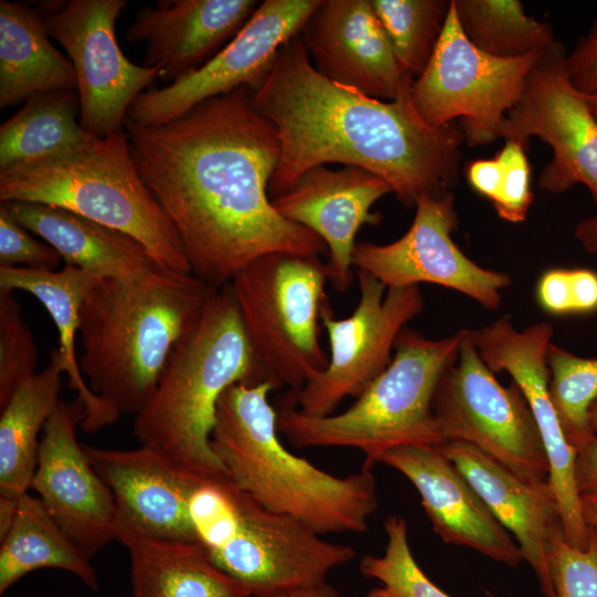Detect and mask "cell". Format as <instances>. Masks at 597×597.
<instances>
[{"label":"cell","instance_id":"obj_27","mask_svg":"<svg viewBox=\"0 0 597 597\" xmlns=\"http://www.w3.org/2000/svg\"><path fill=\"white\" fill-rule=\"evenodd\" d=\"M93 274L75 266L38 270L24 266H0V290L32 294L50 314L59 334V352L69 387L77 392L85 407L81 429L96 432L118 420L121 413L95 395L80 368L75 350L82 303L96 282Z\"/></svg>","mask_w":597,"mask_h":597},{"label":"cell","instance_id":"obj_24","mask_svg":"<svg viewBox=\"0 0 597 597\" xmlns=\"http://www.w3.org/2000/svg\"><path fill=\"white\" fill-rule=\"evenodd\" d=\"M439 448L479 493L494 517L513 534L544 597H554L547 551L549 538L562 526V521L549 482L527 481L467 442L447 441Z\"/></svg>","mask_w":597,"mask_h":597},{"label":"cell","instance_id":"obj_36","mask_svg":"<svg viewBox=\"0 0 597 597\" xmlns=\"http://www.w3.org/2000/svg\"><path fill=\"white\" fill-rule=\"evenodd\" d=\"M38 349L12 291L0 290V408L36 374Z\"/></svg>","mask_w":597,"mask_h":597},{"label":"cell","instance_id":"obj_31","mask_svg":"<svg viewBox=\"0 0 597 597\" xmlns=\"http://www.w3.org/2000/svg\"><path fill=\"white\" fill-rule=\"evenodd\" d=\"M87 137L76 91L33 94L0 126V170L63 151Z\"/></svg>","mask_w":597,"mask_h":597},{"label":"cell","instance_id":"obj_29","mask_svg":"<svg viewBox=\"0 0 597 597\" xmlns=\"http://www.w3.org/2000/svg\"><path fill=\"white\" fill-rule=\"evenodd\" d=\"M76 88L73 65L51 43L38 10L1 0L0 108L36 93Z\"/></svg>","mask_w":597,"mask_h":597},{"label":"cell","instance_id":"obj_13","mask_svg":"<svg viewBox=\"0 0 597 597\" xmlns=\"http://www.w3.org/2000/svg\"><path fill=\"white\" fill-rule=\"evenodd\" d=\"M356 275L354 312L335 318L328 303L321 315L329 345L326 368L292 391L293 404L305 415L328 416L347 397L357 398L389 365L400 333L423 308L419 285L386 287L366 271L356 270Z\"/></svg>","mask_w":597,"mask_h":597},{"label":"cell","instance_id":"obj_14","mask_svg":"<svg viewBox=\"0 0 597 597\" xmlns=\"http://www.w3.org/2000/svg\"><path fill=\"white\" fill-rule=\"evenodd\" d=\"M565 49L557 40L532 67L517 103L507 112L500 138L525 148L536 136L553 150L540 186L552 193L585 185L597 200V118L569 81Z\"/></svg>","mask_w":597,"mask_h":597},{"label":"cell","instance_id":"obj_21","mask_svg":"<svg viewBox=\"0 0 597 597\" xmlns=\"http://www.w3.org/2000/svg\"><path fill=\"white\" fill-rule=\"evenodd\" d=\"M300 35L322 75L368 96L392 101L413 81L401 71L370 0H322Z\"/></svg>","mask_w":597,"mask_h":597},{"label":"cell","instance_id":"obj_10","mask_svg":"<svg viewBox=\"0 0 597 597\" xmlns=\"http://www.w3.org/2000/svg\"><path fill=\"white\" fill-rule=\"evenodd\" d=\"M459 335L432 400L444 442L470 443L527 481L549 482L543 439L521 389L501 385L462 329Z\"/></svg>","mask_w":597,"mask_h":597},{"label":"cell","instance_id":"obj_44","mask_svg":"<svg viewBox=\"0 0 597 597\" xmlns=\"http://www.w3.org/2000/svg\"><path fill=\"white\" fill-rule=\"evenodd\" d=\"M573 312L597 308V274L589 270H569Z\"/></svg>","mask_w":597,"mask_h":597},{"label":"cell","instance_id":"obj_2","mask_svg":"<svg viewBox=\"0 0 597 597\" xmlns=\"http://www.w3.org/2000/svg\"><path fill=\"white\" fill-rule=\"evenodd\" d=\"M411 83L392 101L368 96L322 75L301 35L292 38L253 93V106L280 139L269 195L287 191L306 171L328 163L380 176L408 208L423 195L450 192L463 133L453 123L427 125L413 106Z\"/></svg>","mask_w":597,"mask_h":597},{"label":"cell","instance_id":"obj_39","mask_svg":"<svg viewBox=\"0 0 597 597\" xmlns=\"http://www.w3.org/2000/svg\"><path fill=\"white\" fill-rule=\"evenodd\" d=\"M61 261V255L53 247L38 241L31 231L0 205V266L56 270Z\"/></svg>","mask_w":597,"mask_h":597},{"label":"cell","instance_id":"obj_38","mask_svg":"<svg viewBox=\"0 0 597 597\" xmlns=\"http://www.w3.org/2000/svg\"><path fill=\"white\" fill-rule=\"evenodd\" d=\"M525 147L516 140H505L498 151L503 164L500 190L492 202L498 214L510 222H521L531 207V167Z\"/></svg>","mask_w":597,"mask_h":597},{"label":"cell","instance_id":"obj_41","mask_svg":"<svg viewBox=\"0 0 597 597\" xmlns=\"http://www.w3.org/2000/svg\"><path fill=\"white\" fill-rule=\"evenodd\" d=\"M541 306L553 314L573 312L569 270H551L542 275L537 284Z\"/></svg>","mask_w":597,"mask_h":597},{"label":"cell","instance_id":"obj_28","mask_svg":"<svg viewBox=\"0 0 597 597\" xmlns=\"http://www.w3.org/2000/svg\"><path fill=\"white\" fill-rule=\"evenodd\" d=\"M130 559L133 597H252L197 542L148 537L117 526Z\"/></svg>","mask_w":597,"mask_h":597},{"label":"cell","instance_id":"obj_47","mask_svg":"<svg viewBox=\"0 0 597 597\" xmlns=\"http://www.w3.org/2000/svg\"><path fill=\"white\" fill-rule=\"evenodd\" d=\"M580 506L587 527L597 533V494L580 495Z\"/></svg>","mask_w":597,"mask_h":597},{"label":"cell","instance_id":"obj_26","mask_svg":"<svg viewBox=\"0 0 597 597\" xmlns=\"http://www.w3.org/2000/svg\"><path fill=\"white\" fill-rule=\"evenodd\" d=\"M63 364L59 349L0 408V540L9 531L19 500L29 492L44 426L60 402Z\"/></svg>","mask_w":597,"mask_h":597},{"label":"cell","instance_id":"obj_34","mask_svg":"<svg viewBox=\"0 0 597 597\" xmlns=\"http://www.w3.org/2000/svg\"><path fill=\"white\" fill-rule=\"evenodd\" d=\"M547 362L549 397L568 443L577 451L593 434L589 411L597 399V359L551 344Z\"/></svg>","mask_w":597,"mask_h":597},{"label":"cell","instance_id":"obj_1","mask_svg":"<svg viewBox=\"0 0 597 597\" xmlns=\"http://www.w3.org/2000/svg\"><path fill=\"white\" fill-rule=\"evenodd\" d=\"M136 168L182 242L192 274L229 284L260 256L320 255L323 240L273 207L269 182L280 158L273 124L247 85L156 126L126 118Z\"/></svg>","mask_w":597,"mask_h":597},{"label":"cell","instance_id":"obj_4","mask_svg":"<svg viewBox=\"0 0 597 597\" xmlns=\"http://www.w3.org/2000/svg\"><path fill=\"white\" fill-rule=\"evenodd\" d=\"M270 381L235 384L221 396L211 446L234 484L266 509L321 535L363 533L378 507L373 468L338 476L281 441Z\"/></svg>","mask_w":597,"mask_h":597},{"label":"cell","instance_id":"obj_20","mask_svg":"<svg viewBox=\"0 0 597 597\" xmlns=\"http://www.w3.org/2000/svg\"><path fill=\"white\" fill-rule=\"evenodd\" d=\"M378 463L411 482L433 532L444 543L471 548L507 566L524 561L514 537L439 446L397 447L383 453Z\"/></svg>","mask_w":597,"mask_h":597},{"label":"cell","instance_id":"obj_35","mask_svg":"<svg viewBox=\"0 0 597 597\" xmlns=\"http://www.w3.org/2000/svg\"><path fill=\"white\" fill-rule=\"evenodd\" d=\"M385 533L384 552L366 555L359 563L362 575L378 583L366 597H451L418 565L409 545L405 519L390 515L385 521Z\"/></svg>","mask_w":597,"mask_h":597},{"label":"cell","instance_id":"obj_3","mask_svg":"<svg viewBox=\"0 0 597 597\" xmlns=\"http://www.w3.org/2000/svg\"><path fill=\"white\" fill-rule=\"evenodd\" d=\"M213 287L158 268L134 280L97 279L80 311L81 371L107 405L137 413Z\"/></svg>","mask_w":597,"mask_h":597},{"label":"cell","instance_id":"obj_12","mask_svg":"<svg viewBox=\"0 0 597 597\" xmlns=\"http://www.w3.org/2000/svg\"><path fill=\"white\" fill-rule=\"evenodd\" d=\"M126 0H54L35 8L44 29L66 51L80 100V124L92 137L124 130L136 97L159 77L158 67L132 63L115 36Z\"/></svg>","mask_w":597,"mask_h":597},{"label":"cell","instance_id":"obj_23","mask_svg":"<svg viewBox=\"0 0 597 597\" xmlns=\"http://www.w3.org/2000/svg\"><path fill=\"white\" fill-rule=\"evenodd\" d=\"M256 0H169L144 6L126 31L146 43L145 67L171 83L210 61L244 27Z\"/></svg>","mask_w":597,"mask_h":597},{"label":"cell","instance_id":"obj_9","mask_svg":"<svg viewBox=\"0 0 597 597\" xmlns=\"http://www.w3.org/2000/svg\"><path fill=\"white\" fill-rule=\"evenodd\" d=\"M327 281L320 255L275 252L229 283L253 354L275 389L297 391L327 366L320 341Z\"/></svg>","mask_w":597,"mask_h":597},{"label":"cell","instance_id":"obj_49","mask_svg":"<svg viewBox=\"0 0 597 597\" xmlns=\"http://www.w3.org/2000/svg\"><path fill=\"white\" fill-rule=\"evenodd\" d=\"M585 98H586V102L587 104L589 105L593 114L595 115V117L597 118V93L595 94H590V95H585Z\"/></svg>","mask_w":597,"mask_h":597},{"label":"cell","instance_id":"obj_45","mask_svg":"<svg viewBox=\"0 0 597 597\" xmlns=\"http://www.w3.org/2000/svg\"><path fill=\"white\" fill-rule=\"evenodd\" d=\"M595 202L597 205V200ZM574 233L588 252L597 254V214L578 222Z\"/></svg>","mask_w":597,"mask_h":597},{"label":"cell","instance_id":"obj_37","mask_svg":"<svg viewBox=\"0 0 597 597\" xmlns=\"http://www.w3.org/2000/svg\"><path fill=\"white\" fill-rule=\"evenodd\" d=\"M547 564L554 597H597V533L589 528L588 545L572 546L563 526L551 536Z\"/></svg>","mask_w":597,"mask_h":597},{"label":"cell","instance_id":"obj_8","mask_svg":"<svg viewBox=\"0 0 597 597\" xmlns=\"http://www.w3.org/2000/svg\"><path fill=\"white\" fill-rule=\"evenodd\" d=\"M459 332L430 339L405 328L389 365L344 411L324 417L293 405L277 411V429L296 448L348 447L373 468L386 451L401 446L444 443L432 400L444 370L454 360Z\"/></svg>","mask_w":597,"mask_h":597},{"label":"cell","instance_id":"obj_40","mask_svg":"<svg viewBox=\"0 0 597 597\" xmlns=\"http://www.w3.org/2000/svg\"><path fill=\"white\" fill-rule=\"evenodd\" d=\"M565 67L578 92L585 95L597 93V21L566 54Z\"/></svg>","mask_w":597,"mask_h":597},{"label":"cell","instance_id":"obj_17","mask_svg":"<svg viewBox=\"0 0 597 597\" xmlns=\"http://www.w3.org/2000/svg\"><path fill=\"white\" fill-rule=\"evenodd\" d=\"M482 360L493 371H507L525 397L549 463V484L554 491L563 532L575 547L588 545L587 527L575 482L576 450L568 443L549 392L548 348L553 328L547 322L519 331L509 316L479 328L462 329Z\"/></svg>","mask_w":597,"mask_h":597},{"label":"cell","instance_id":"obj_18","mask_svg":"<svg viewBox=\"0 0 597 597\" xmlns=\"http://www.w3.org/2000/svg\"><path fill=\"white\" fill-rule=\"evenodd\" d=\"M85 416L78 398L60 400L42 431L30 490L38 493L57 525L92 559L116 540L117 512L112 492L77 441L76 428Z\"/></svg>","mask_w":597,"mask_h":597},{"label":"cell","instance_id":"obj_48","mask_svg":"<svg viewBox=\"0 0 597 597\" xmlns=\"http://www.w3.org/2000/svg\"><path fill=\"white\" fill-rule=\"evenodd\" d=\"M589 425L593 433L597 432V399L593 404L589 411Z\"/></svg>","mask_w":597,"mask_h":597},{"label":"cell","instance_id":"obj_46","mask_svg":"<svg viewBox=\"0 0 597 597\" xmlns=\"http://www.w3.org/2000/svg\"><path fill=\"white\" fill-rule=\"evenodd\" d=\"M253 597H341V593L337 588L331 585L328 582L317 584L310 587L294 589L290 591L268 595V596H253Z\"/></svg>","mask_w":597,"mask_h":597},{"label":"cell","instance_id":"obj_15","mask_svg":"<svg viewBox=\"0 0 597 597\" xmlns=\"http://www.w3.org/2000/svg\"><path fill=\"white\" fill-rule=\"evenodd\" d=\"M321 1L260 2L239 33L210 61L163 88L139 94L127 118L140 126H156L240 86L255 93L270 75L282 46L300 34Z\"/></svg>","mask_w":597,"mask_h":597},{"label":"cell","instance_id":"obj_30","mask_svg":"<svg viewBox=\"0 0 597 597\" xmlns=\"http://www.w3.org/2000/svg\"><path fill=\"white\" fill-rule=\"evenodd\" d=\"M41 568L72 573L93 590L98 579L91 559L50 515L43 502L25 493L7 534L0 540V595Z\"/></svg>","mask_w":597,"mask_h":597},{"label":"cell","instance_id":"obj_19","mask_svg":"<svg viewBox=\"0 0 597 597\" xmlns=\"http://www.w3.org/2000/svg\"><path fill=\"white\" fill-rule=\"evenodd\" d=\"M391 186L366 169L346 166L310 169L285 192L271 198L274 209L320 237L328 251V281L338 292L353 282L355 238L364 224L376 226L380 214L371 208Z\"/></svg>","mask_w":597,"mask_h":597},{"label":"cell","instance_id":"obj_22","mask_svg":"<svg viewBox=\"0 0 597 597\" xmlns=\"http://www.w3.org/2000/svg\"><path fill=\"white\" fill-rule=\"evenodd\" d=\"M84 449L113 494L117 526L158 540L197 542L188 504L197 483L207 476L191 473L145 446Z\"/></svg>","mask_w":597,"mask_h":597},{"label":"cell","instance_id":"obj_5","mask_svg":"<svg viewBox=\"0 0 597 597\" xmlns=\"http://www.w3.org/2000/svg\"><path fill=\"white\" fill-rule=\"evenodd\" d=\"M269 381L247 337L230 285L212 289L198 323L177 343L136 413L140 446L200 476L227 474L211 446L218 402L235 384Z\"/></svg>","mask_w":597,"mask_h":597},{"label":"cell","instance_id":"obj_16","mask_svg":"<svg viewBox=\"0 0 597 597\" xmlns=\"http://www.w3.org/2000/svg\"><path fill=\"white\" fill-rule=\"evenodd\" d=\"M415 208L410 228L398 240L356 243L353 266L386 287L433 283L461 292L485 308H498L511 277L480 266L457 247L451 237L458 224L453 193L423 195Z\"/></svg>","mask_w":597,"mask_h":597},{"label":"cell","instance_id":"obj_6","mask_svg":"<svg viewBox=\"0 0 597 597\" xmlns=\"http://www.w3.org/2000/svg\"><path fill=\"white\" fill-rule=\"evenodd\" d=\"M0 200L77 213L135 238L161 268L192 273L175 226L136 168L125 130L0 170Z\"/></svg>","mask_w":597,"mask_h":597},{"label":"cell","instance_id":"obj_42","mask_svg":"<svg viewBox=\"0 0 597 597\" xmlns=\"http://www.w3.org/2000/svg\"><path fill=\"white\" fill-rule=\"evenodd\" d=\"M465 172L472 188L493 202L503 176V164L498 154L490 159L470 163Z\"/></svg>","mask_w":597,"mask_h":597},{"label":"cell","instance_id":"obj_32","mask_svg":"<svg viewBox=\"0 0 597 597\" xmlns=\"http://www.w3.org/2000/svg\"><path fill=\"white\" fill-rule=\"evenodd\" d=\"M469 41L486 54L503 59L538 53L551 46L549 24L527 15L517 0H452Z\"/></svg>","mask_w":597,"mask_h":597},{"label":"cell","instance_id":"obj_11","mask_svg":"<svg viewBox=\"0 0 597 597\" xmlns=\"http://www.w3.org/2000/svg\"><path fill=\"white\" fill-rule=\"evenodd\" d=\"M542 52L513 59L484 53L464 35L451 0L434 51L411 83L416 112L436 128L460 118L471 147L490 144L500 138L501 125Z\"/></svg>","mask_w":597,"mask_h":597},{"label":"cell","instance_id":"obj_50","mask_svg":"<svg viewBox=\"0 0 597 597\" xmlns=\"http://www.w3.org/2000/svg\"><path fill=\"white\" fill-rule=\"evenodd\" d=\"M491 597H496V596L491 595Z\"/></svg>","mask_w":597,"mask_h":597},{"label":"cell","instance_id":"obj_7","mask_svg":"<svg viewBox=\"0 0 597 597\" xmlns=\"http://www.w3.org/2000/svg\"><path fill=\"white\" fill-rule=\"evenodd\" d=\"M188 511L208 558L252 597L322 584L356 556L353 546L327 541L298 520L266 509L228 475L201 480Z\"/></svg>","mask_w":597,"mask_h":597},{"label":"cell","instance_id":"obj_43","mask_svg":"<svg viewBox=\"0 0 597 597\" xmlns=\"http://www.w3.org/2000/svg\"><path fill=\"white\" fill-rule=\"evenodd\" d=\"M574 471L579 495L597 494V432L577 449Z\"/></svg>","mask_w":597,"mask_h":597},{"label":"cell","instance_id":"obj_25","mask_svg":"<svg viewBox=\"0 0 597 597\" xmlns=\"http://www.w3.org/2000/svg\"><path fill=\"white\" fill-rule=\"evenodd\" d=\"M10 214L53 247L65 265L97 279L134 280L158 268L135 238L69 210L38 202H1Z\"/></svg>","mask_w":597,"mask_h":597},{"label":"cell","instance_id":"obj_33","mask_svg":"<svg viewBox=\"0 0 597 597\" xmlns=\"http://www.w3.org/2000/svg\"><path fill=\"white\" fill-rule=\"evenodd\" d=\"M373 10L405 75L426 69L442 32L451 1L370 0Z\"/></svg>","mask_w":597,"mask_h":597}]
</instances>
